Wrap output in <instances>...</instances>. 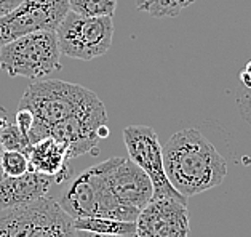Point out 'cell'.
I'll return each instance as SVG.
<instances>
[{
	"instance_id": "12",
	"label": "cell",
	"mask_w": 251,
	"mask_h": 237,
	"mask_svg": "<svg viewBox=\"0 0 251 237\" xmlns=\"http://www.w3.org/2000/svg\"><path fill=\"white\" fill-rule=\"evenodd\" d=\"M27 159L30 172L51 176L54 183H64L72 175V170L67 165V160L71 159L69 149L63 141L54 138H44L30 144Z\"/></svg>"
},
{
	"instance_id": "22",
	"label": "cell",
	"mask_w": 251,
	"mask_h": 237,
	"mask_svg": "<svg viewBox=\"0 0 251 237\" xmlns=\"http://www.w3.org/2000/svg\"><path fill=\"white\" fill-rule=\"evenodd\" d=\"M7 114H5V111L2 112V111H0V129H2V125L5 124V122H7ZM2 153H3V148H2V144H0V156H2ZM2 176H3V172H2V167H0V178H2Z\"/></svg>"
},
{
	"instance_id": "9",
	"label": "cell",
	"mask_w": 251,
	"mask_h": 237,
	"mask_svg": "<svg viewBox=\"0 0 251 237\" xmlns=\"http://www.w3.org/2000/svg\"><path fill=\"white\" fill-rule=\"evenodd\" d=\"M191 233L187 204L152 199L136 218L138 237H187Z\"/></svg>"
},
{
	"instance_id": "4",
	"label": "cell",
	"mask_w": 251,
	"mask_h": 237,
	"mask_svg": "<svg viewBox=\"0 0 251 237\" xmlns=\"http://www.w3.org/2000/svg\"><path fill=\"white\" fill-rule=\"evenodd\" d=\"M59 56L56 31H39L0 47V69L37 82L61 69Z\"/></svg>"
},
{
	"instance_id": "13",
	"label": "cell",
	"mask_w": 251,
	"mask_h": 237,
	"mask_svg": "<svg viewBox=\"0 0 251 237\" xmlns=\"http://www.w3.org/2000/svg\"><path fill=\"white\" fill-rule=\"evenodd\" d=\"M72 223H74L75 231H87V233H95V234H104V236L136 234V223L114 220V218L83 216V218H74Z\"/></svg>"
},
{
	"instance_id": "6",
	"label": "cell",
	"mask_w": 251,
	"mask_h": 237,
	"mask_svg": "<svg viewBox=\"0 0 251 237\" xmlns=\"http://www.w3.org/2000/svg\"><path fill=\"white\" fill-rule=\"evenodd\" d=\"M56 37L61 54L91 61L102 56L112 45V16L88 18L69 10L56 29Z\"/></svg>"
},
{
	"instance_id": "19",
	"label": "cell",
	"mask_w": 251,
	"mask_h": 237,
	"mask_svg": "<svg viewBox=\"0 0 251 237\" xmlns=\"http://www.w3.org/2000/svg\"><path fill=\"white\" fill-rule=\"evenodd\" d=\"M23 0H0V16L10 13L11 10L16 8Z\"/></svg>"
},
{
	"instance_id": "11",
	"label": "cell",
	"mask_w": 251,
	"mask_h": 237,
	"mask_svg": "<svg viewBox=\"0 0 251 237\" xmlns=\"http://www.w3.org/2000/svg\"><path fill=\"white\" fill-rule=\"evenodd\" d=\"M54 180L37 172L21 176H2L0 178V210L26 205L34 200L47 197Z\"/></svg>"
},
{
	"instance_id": "8",
	"label": "cell",
	"mask_w": 251,
	"mask_h": 237,
	"mask_svg": "<svg viewBox=\"0 0 251 237\" xmlns=\"http://www.w3.org/2000/svg\"><path fill=\"white\" fill-rule=\"evenodd\" d=\"M69 11V0H23L0 16V47L27 34L56 31Z\"/></svg>"
},
{
	"instance_id": "7",
	"label": "cell",
	"mask_w": 251,
	"mask_h": 237,
	"mask_svg": "<svg viewBox=\"0 0 251 237\" xmlns=\"http://www.w3.org/2000/svg\"><path fill=\"white\" fill-rule=\"evenodd\" d=\"M128 159L133 160L151 178L154 199H175L187 204V197L177 192L170 183L163 165V151L157 132L148 125H130L124 130Z\"/></svg>"
},
{
	"instance_id": "5",
	"label": "cell",
	"mask_w": 251,
	"mask_h": 237,
	"mask_svg": "<svg viewBox=\"0 0 251 237\" xmlns=\"http://www.w3.org/2000/svg\"><path fill=\"white\" fill-rule=\"evenodd\" d=\"M0 237H75L72 218L51 197L0 210Z\"/></svg>"
},
{
	"instance_id": "23",
	"label": "cell",
	"mask_w": 251,
	"mask_h": 237,
	"mask_svg": "<svg viewBox=\"0 0 251 237\" xmlns=\"http://www.w3.org/2000/svg\"><path fill=\"white\" fill-rule=\"evenodd\" d=\"M109 133H111V132H109L107 125L104 124V125H101V127H100V129H98V138H100V139L107 138V136H109Z\"/></svg>"
},
{
	"instance_id": "3",
	"label": "cell",
	"mask_w": 251,
	"mask_h": 237,
	"mask_svg": "<svg viewBox=\"0 0 251 237\" xmlns=\"http://www.w3.org/2000/svg\"><path fill=\"white\" fill-rule=\"evenodd\" d=\"M117 160L119 157H111L90 167L71 181L61 194L58 204L72 220L83 216H102L136 223L139 213L122 205L109 183V173Z\"/></svg>"
},
{
	"instance_id": "10",
	"label": "cell",
	"mask_w": 251,
	"mask_h": 237,
	"mask_svg": "<svg viewBox=\"0 0 251 237\" xmlns=\"http://www.w3.org/2000/svg\"><path fill=\"white\" fill-rule=\"evenodd\" d=\"M109 183L119 202L136 213L154 199L151 178L128 157H119L109 173Z\"/></svg>"
},
{
	"instance_id": "15",
	"label": "cell",
	"mask_w": 251,
	"mask_h": 237,
	"mask_svg": "<svg viewBox=\"0 0 251 237\" xmlns=\"http://www.w3.org/2000/svg\"><path fill=\"white\" fill-rule=\"evenodd\" d=\"M117 0H69V10L80 16L101 18L112 16Z\"/></svg>"
},
{
	"instance_id": "2",
	"label": "cell",
	"mask_w": 251,
	"mask_h": 237,
	"mask_svg": "<svg viewBox=\"0 0 251 237\" xmlns=\"http://www.w3.org/2000/svg\"><path fill=\"white\" fill-rule=\"evenodd\" d=\"M20 107L27 109L34 115L32 129L29 132L30 144L48 136L54 127L102 109L104 105L91 90L78 83L64 80H37L24 90Z\"/></svg>"
},
{
	"instance_id": "16",
	"label": "cell",
	"mask_w": 251,
	"mask_h": 237,
	"mask_svg": "<svg viewBox=\"0 0 251 237\" xmlns=\"http://www.w3.org/2000/svg\"><path fill=\"white\" fill-rule=\"evenodd\" d=\"M0 144H2L3 151H20L26 156L30 148L29 138L23 135L16 124H11L8 120L0 129Z\"/></svg>"
},
{
	"instance_id": "17",
	"label": "cell",
	"mask_w": 251,
	"mask_h": 237,
	"mask_svg": "<svg viewBox=\"0 0 251 237\" xmlns=\"http://www.w3.org/2000/svg\"><path fill=\"white\" fill-rule=\"evenodd\" d=\"M0 167L3 176H21L29 172V159L20 151H3L0 156Z\"/></svg>"
},
{
	"instance_id": "20",
	"label": "cell",
	"mask_w": 251,
	"mask_h": 237,
	"mask_svg": "<svg viewBox=\"0 0 251 237\" xmlns=\"http://www.w3.org/2000/svg\"><path fill=\"white\" fill-rule=\"evenodd\" d=\"M240 80H242V83L245 85V87L251 90V61L247 63L245 69L240 72Z\"/></svg>"
},
{
	"instance_id": "1",
	"label": "cell",
	"mask_w": 251,
	"mask_h": 237,
	"mask_svg": "<svg viewBox=\"0 0 251 237\" xmlns=\"http://www.w3.org/2000/svg\"><path fill=\"white\" fill-rule=\"evenodd\" d=\"M162 151L165 173L184 197L213 189L227 175L226 159L197 129L173 133Z\"/></svg>"
},
{
	"instance_id": "18",
	"label": "cell",
	"mask_w": 251,
	"mask_h": 237,
	"mask_svg": "<svg viewBox=\"0 0 251 237\" xmlns=\"http://www.w3.org/2000/svg\"><path fill=\"white\" fill-rule=\"evenodd\" d=\"M15 124L18 125V129L21 130V133L24 136L29 138V132L30 129H32V124H34V115L30 111H27V109H23L20 107V111L16 112V117H15Z\"/></svg>"
},
{
	"instance_id": "14",
	"label": "cell",
	"mask_w": 251,
	"mask_h": 237,
	"mask_svg": "<svg viewBox=\"0 0 251 237\" xmlns=\"http://www.w3.org/2000/svg\"><path fill=\"white\" fill-rule=\"evenodd\" d=\"M197 0H136V7L154 18H173Z\"/></svg>"
},
{
	"instance_id": "21",
	"label": "cell",
	"mask_w": 251,
	"mask_h": 237,
	"mask_svg": "<svg viewBox=\"0 0 251 237\" xmlns=\"http://www.w3.org/2000/svg\"><path fill=\"white\" fill-rule=\"evenodd\" d=\"M75 237H138V236L136 234H131V236H104V234L87 233V231H75Z\"/></svg>"
}]
</instances>
